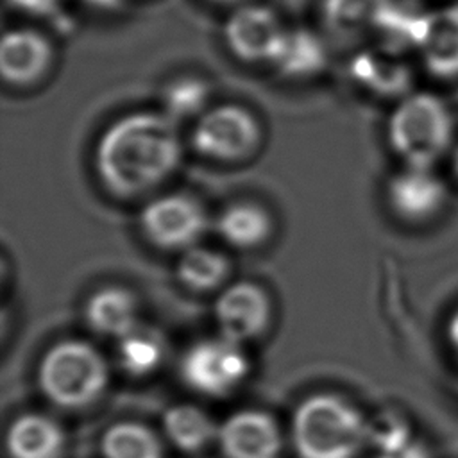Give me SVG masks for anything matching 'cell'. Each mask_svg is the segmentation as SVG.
Masks as SVG:
<instances>
[{
  "label": "cell",
  "mask_w": 458,
  "mask_h": 458,
  "mask_svg": "<svg viewBox=\"0 0 458 458\" xmlns=\"http://www.w3.org/2000/svg\"><path fill=\"white\" fill-rule=\"evenodd\" d=\"M182 154L177 122L165 113L138 111L113 122L98 140L95 165L116 195L132 197L163 182Z\"/></svg>",
  "instance_id": "1"
},
{
  "label": "cell",
  "mask_w": 458,
  "mask_h": 458,
  "mask_svg": "<svg viewBox=\"0 0 458 458\" xmlns=\"http://www.w3.org/2000/svg\"><path fill=\"white\" fill-rule=\"evenodd\" d=\"M290 438L297 458H356L367 442V419L347 399L320 392L297 404Z\"/></svg>",
  "instance_id": "2"
},
{
  "label": "cell",
  "mask_w": 458,
  "mask_h": 458,
  "mask_svg": "<svg viewBox=\"0 0 458 458\" xmlns=\"http://www.w3.org/2000/svg\"><path fill=\"white\" fill-rule=\"evenodd\" d=\"M386 136L404 166L433 168L453 150V114L447 104L433 93H408L390 113Z\"/></svg>",
  "instance_id": "3"
},
{
  "label": "cell",
  "mask_w": 458,
  "mask_h": 458,
  "mask_svg": "<svg viewBox=\"0 0 458 458\" xmlns=\"http://www.w3.org/2000/svg\"><path fill=\"white\" fill-rule=\"evenodd\" d=\"M109 369L104 356L84 340H63L39 361L41 392L57 406L84 408L106 390Z\"/></svg>",
  "instance_id": "4"
},
{
  "label": "cell",
  "mask_w": 458,
  "mask_h": 458,
  "mask_svg": "<svg viewBox=\"0 0 458 458\" xmlns=\"http://www.w3.org/2000/svg\"><path fill=\"white\" fill-rule=\"evenodd\" d=\"M249 372L242 344L225 338H206L193 344L181 360V377L195 392L220 397L233 392Z\"/></svg>",
  "instance_id": "5"
},
{
  "label": "cell",
  "mask_w": 458,
  "mask_h": 458,
  "mask_svg": "<svg viewBox=\"0 0 458 458\" xmlns=\"http://www.w3.org/2000/svg\"><path fill=\"white\" fill-rule=\"evenodd\" d=\"M288 30L274 9L261 4H243L227 18L224 39L240 61L274 66L286 43Z\"/></svg>",
  "instance_id": "6"
},
{
  "label": "cell",
  "mask_w": 458,
  "mask_h": 458,
  "mask_svg": "<svg viewBox=\"0 0 458 458\" xmlns=\"http://www.w3.org/2000/svg\"><path fill=\"white\" fill-rule=\"evenodd\" d=\"M258 141L259 125L256 118L238 104H220L204 111L191 132L195 150L220 161L247 156Z\"/></svg>",
  "instance_id": "7"
},
{
  "label": "cell",
  "mask_w": 458,
  "mask_h": 458,
  "mask_svg": "<svg viewBox=\"0 0 458 458\" xmlns=\"http://www.w3.org/2000/svg\"><path fill=\"white\" fill-rule=\"evenodd\" d=\"M140 225L148 242L165 250H186L197 245L208 227L202 206L181 193L161 195L150 200L141 215Z\"/></svg>",
  "instance_id": "8"
},
{
  "label": "cell",
  "mask_w": 458,
  "mask_h": 458,
  "mask_svg": "<svg viewBox=\"0 0 458 458\" xmlns=\"http://www.w3.org/2000/svg\"><path fill=\"white\" fill-rule=\"evenodd\" d=\"M216 442L224 458H279L283 435L272 415L261 410H240L220 426Z\"/></svg>",
  "instance_id": "9"
},
{
  "label": "cell",
  "mask_w": 458,
  "mask_h": 458,
  "mask_svg": "<svg viewBox=\"0 0 458 458\" xmlns=\"http://www.w3.org/2000/svg\"><path fill=\"white\" fill-rule=\"evenodd\" d=\"M215 317L220 335L243 344L265 331L270 320V299L261 286L250 281L233 283L218 295Z\"/></svg>",
  "instance_id": "10"
},
{
  "label": "cell",
  "mask_w": 458,
  "mask_h": 458,
  "mask_svg": "<svg viewBox=\"0 0 458 458\" xmlns=\"http://www.w3.org/2000/svg\"><path fill=\"white\" fill-rule=\"evenodd\" d=\"M386 199L399 218L426 222L444 208L447 188L433 168L404 166L388 181Z\"/></svg>",
  "instance_id": "11"
},
{
  "label": "cell",
  "mask_w": 458,
  "mask_h": 458,
  "mask_svg": "<svg viewBox=\"0 0 458 458\" xmlns=\"http://www.w3.org/2000/svg\"><path fill=\"white\" fill-rule=\"evenodd\" d=\"M54 48L50 39L34 29H11L0 41V72L5 82L27 86L50 68Z\"/></svg>",
  "instance_id": "12"
},
{
  "label": "cell",
  "mask_w": 458,
  "mask_h": 458,
  "mask_svg": "<svg viewBox=\"0 0 458 458\" xmlns=\"http://www.w3.org/2000/svg\"><path fill=\"white\" fill-rule=\"evenodd\" d=\"M415 48L424 68L437 79L458 77V7L424 14Z\"/></svg>",
  "instance_id": "13"
},
{
  "label": "cell",
  "mask_w": 458,
  "mask_h": 458,
  "mask_svg": "<svg viewBox=\"0 0 458 458\" xmlns=\"http://www.w3.org/2000/svg\"><path fill=\"white\" fill-rule=\"evenodd\" d=\"M64 444L63 428L43 413L20 415L5 433V449L11 458H61Z\"/></svg>",
  "instance_id": "14"
},
{
  "label": "cell",
  "mask_w": 458,
  "mask_h": 458,
  "mask_svg": "<svg viewBox=\"0 0 458 458\" xmlns=\"http://www.w3.org/2000/svg\"><path fill=\"white\" fill-rule=\"evenodd\" d=\"M88 326L104 335L122 338L138 327V302L136 297L118 286H106L97 290L84 308Z\"/></svg>",
  "instance_id": "15"
},
{
  "label": "cell",
  "mask_w": 458,
  "mask_h": 458,
  "mask_svg": "<svg viewBox=\"0 0 458 458\" xmlns=\"http://www.w3.org/2000/svg\"><path fill=\"white\" fill-rule=\"evenodd\" d=\"M392 0H322V23L340 39L376 30Z\"/></svg>",
  "instance_id": "16"
},
{
  "label": "cell",
  "mask_w": 458,
  "mask_h": 458,
  "mask_svg": "<svg viewBox=\"0 0 458 458\" xmlns=\"http://www.w3.org/2000/svg\"><path fill=\"white\" fill-rule=\"evenodd\" d=\"M392 52H363L351 63L352 79L369 91L381 97L408 95L410 70L390 55Z\"/></svg>",
  "instance_id": "17"
},
{
  "label": "cell",
  "mask_w": 458,
  "mask_h": 458,
  "mask_svg": "<svg viewBox=\"0 0 458 458\" xmlns=\"http://www.w3.org/2000/svg\"><path fill=\"white\" fill-rule=\"evenodd\" d=\"M166 438L184 453H197L216 440L218 426L195 404H174L163 415Z\"/></svg>",
  "instance_id": "18"
},
{
  "label": "cell",
  "mask_w": 458,
  "mask_h": 458,
  "mask_svg": "<svg viewBox=\"0 0 458 458\" xmlns=\"http://www.w3.org/2000/svg\"><path fill=\"white\" fill-rule=\"evenodd\" d=\"M216 231L229 245L252 249L270 234V216L254 202H236L218 215Z\"/></svg>",
  "instance_id": "19"
},
{
  "label": "cell",
  "mask_w": 458,
  "mask_h": 458,
  "mask_svg": "<svg viewBox=\"0 0 458 458\" xmlns=\"http://www.w3.org/2000/svg\"><path fill=\"white\" fill-rule=\"evenodd\" d=\"M100 451L104 458H165L159 437L134 420L109 426L102 435Z\"/></svg>",
  "instance_id": "20"
},
{
  "label": "cell",
  "mask_w": 458,
  "mask_h": 458,
  "mask_svg": "<svg viewBox=\"0 0 458 458\" xmlns=\"http://www.w3.org/2000/svg\"><path fill=\"white\" fill-rule=\"evenodd\" d=\"M177 279L193 292H209L222 284L229 272V263L224 254L193 245L182 250L177 261Z\"/></svg>",
  "instance_id": "21"
},
{
  "label": "cell",
  "mask_w": 458,
  "mask_h": 458,
  "mask_svg": "<svg viewBox=\"0 0 458 458\" xmlns=\"http://www.w3.org/2000/svg\"><path fill=\"white\" fill-rule=\"evenodd\" d=\"M326 64V50L320 39L306 29H290L286 43L274 63L284 77H310Z\"/></svg>",
  "instance_id": "22"
},
{
  "label": "cell",
  "mask_w": 458,
  "mask_h": 458,
  "mask_svg": "<svg viewBox=\"0 0 458 458\" xmlns=\"http://www.w3.org/2000/svg\"><path fill=\"white\" fill-rule=\"evenodd\" d=\"M165 354L163 336L147 326H138L118 342L120 367L131 376H147L154 372Z\"/></svg>",
  "instance_id": "23"
},
{
  "label": "cell",
  "mask_w": 458,
  "mask_h": 458,
  "mask_svg": "<svg viewBox=\"0 0 458 458\" xmlns=\"http://www.w3.org/2000/svg\"><path fill=\"white\" fill-rule=\"evenodd\" d=\"M208 100V86L197 77H182L174 81L163 95L165 114L174 122L190 118L193 114L204 113Z\"/></svg>",
  "instance_id": "24"
},
{
  "label": "cell",
  "mask_w": 458,
  "mask_h": 458,
  "mask_svg": "<svg viewBox=\"0 0 458 458\" xmlns=\"http://www.w3.org/2000/svg\"><path fill=\"white\" fill-rule=\"evenodd\" d=\"M411 438L408 422L395 411L383 410L372 419H367V442L376 453L394 451Z\"/></svg>",
  "instance_id": "25"
},
{
  "label": "cell",
  "mask_w": 458,
  "mask_h": 458,
  "mask_svg": "<svg viewBox=\"0 0 458 458\" xmlns=\"http://www.w3.org/2000/svg\"><path fill=\"white\" fill-rule=\"evenodd\" d=\"M7 4L25 14L52 16L54 13H57L61 0H7Z\"/></svg>",
  "instance_id": "26"
},
{
  "label": "cell",
  "mask_w": 458,
  "mask_h": 458,
  "mask_svg": "<svg viewBox=\"0 0 458 458\" xmlns=\"http://www.w3.org/2000/svg\"><path fill=\"white\" fill-rule=\"evenodd\" d=\"M374 458H431L428 447L417 440L411 438L410 442H406L404 445L394 449V451H386V453H376Z\"/></svg>",
  "instance_id": "27"
},
{
  "label": "cell",
  "mask_w": 458,
  "mask_h": 458,
  "mask_svg": "<svg viewBox=\"0 0 458 458\" xmlns=\"http://www.w3.org/2000/svg\"><path fill=\"white\" fill-rule=\"evenodd\" d=\"M445 336H447V342L451 344V347L456 351L458 354V308L451 313L449 320H447V326H445Z\"/></svg>",
  "instance_id": "28"
},
{
  "label": "cell",
  "mask_w": 458,
  "mask_h": 458,
  "mask_svg": "<svg viewBox=\"0 0 458 458\" xmlns=\"http://www.w3.org/2000/svg\"><path fill=\"white\" fill-rule=\"evenodd\" d=\"M451 170L458 177V145H454L451 150Z\"/></svg>",
  "instance_id": "29"
},
{
  "label": "cell",
  "mask_w": 458,
  "mask_h": 458,
  "mask_svg": "<svg viewBox=\"0 0 458 458\" xmlns=\"http://www.w3.org/2000/svg\"><path fill=\"white\" fill-rule=\"evenodd\" d=\"M93 5H98V7H114V4L118 0H89Z\"/></svg>",
  "instance_id": "30"
},
{
  "label": "cell",
  "mask_w": 458,
  "mask_h": 458,
  "mask_svg": "<svg viewBox=\"0 0 458 458\" xmlns=\"http://www.w3.org/2000/svg\"><path fill=\"white\" fill-rule=\"evenodd\" d=\"M211 2H218V4H236V2H242V0H211Z\"/></svg>",
  "instance_id": "31"
}]
</instances>
